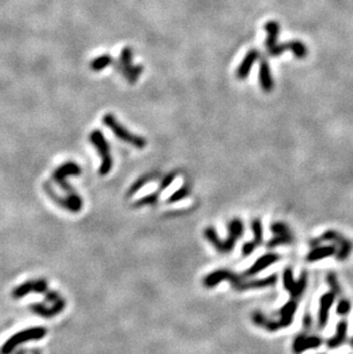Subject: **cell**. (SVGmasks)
Here are the masks:
<instances>
[{
  "mask_svg": "<svg viewBox=\"0 0 353 354\" xmlns=\"http://www.w3.org/2000/svg\"><path fill=\"white\" fill-rule=\"evenodd\" d=\"M312 323V319H311V316L310 315H306V316H304V325L306 328H308L311 325Z\"/></svg>",
  "mask_w": 353,
  "mask_h": 354,
  "instance_id": "cell-30",
  "label": "cell"
},
{
  "mask_svg": "<svg viewBox=\"0 0 353 354\" xmlns=\"http://www.w3.org/2000/svg\"><path fill=\"white\" fill-rule=\"evenodd\" d=\"M306 285H307L306 272L303 273L298 281H295L294 275H292V269L290 267H287L286 269H284L283 287L289 292V295H290L292 299L298 300L300 297L303 296L305 289H306Z\"/></svg>",
  "mask_w": 353,
  "mask_h": 354,
  "instance_id": "cell-8",
  "label": "cell"
},
{
  "mask_svg": "<svg viewBox=\"0 0 353 354\" xmlns=\"http://www.w3.org/2000/svg\"><path fill=\"white\" fill-rule=\"evenodd\" d=\"M222 281H228L233 288L236 291H244L249 290V289H259V288H266L272 287L276 282H278V275L273 274L264 279H257V280H246V277L243 275H239L236 273L228 271V269H217L204 277L203 279V287L206 288H214L216 285H218Z\"/></svg>",
  "mask_w": 353,
  "mask_h": 354,
  "instance_id": "cell-1",
  "label": "cell"
},
{
  "mask_svg": "<svg viewBox=\"0 0 353 354\" xmlns=\"http://www.w3.org/2000/svg\"><path fill=\"white\" fill-rule=\"evenodd\" d=\"M48 291V287L45 280H36V281H28V282L19 285L18 288H15L13 290L12 296L15 299L22 298V297L27 296L28 293L35 292V293H46Z\"/></svg>",
  "mask_w": 353,
  "mask_h": 354,
  "instance_id": "cell-12",
  "label": "cell"
},
{
  "mask_svg": "<svg viewBox=\"0 0 353 354\" xmlns=\"http://www.w3.org/2000/svg\"><path fill=\"white\" fill-rule=\"evenodd\" d=\"M297 307H298V300L291 298L280 308V311L278 312V320L268 319L264 313L259 311L252 313L251 320L257 327L263 328L267 331H276L280 330V329L288 328L292 323L297 312Z\"/></svg>",
  "mask_w": 353,
  "mask_h": 354,
  "instance_id": "cell-2",
  "label": "cell"
},
{
  "mask_svg": "<svg viewBox=\"0 0 353 354\" xmlns=\"http://www.w3.org/2000/svg\"><path fill=\"white\" fill-rule=\"evenodd\" d=\"M191 194V186L188 184H184L182 187H180L178 191H175L173 194H172L168 199L166 200V203L172 204L178 202V201H182L185 197H187Z\"/></svg>",
  "mask_w": 353,
  "mask_h": 354,
  "instance_id": "cell-25",
  "label": "cell"
},
{
  "mask_svg": "<svg viewBox=\"0 0 353 354\" xmlns=\"http://www.w3.org/2000/svg\"><path fill=\"white\" fill-rule=\"evenodd\" d=\"M228 234L226 240H222L217 234L214 227L209 226L203 231V237L206 239L217 251L220 253L231 252L238 241L243 234V223L239 218H234L228 223Z\"/></svg>",
  "mask_w": 353,
  "mask_h": 354,
  "instance_id": "cell-3",
  "label": "cell"
},
{
  "mask_svg": "<svg viewBox=\"0 0 353 354\" xmlns=\"http://www.w3.org/2000/svg\"><path fill=\"white\" fill-rule=\"evenodd\" d=\"M287 50H290V42L283 43V44H276V45L270 48L268 52H270V54L272 56H279L281 54H283Z\"/></svg>",
  "mask_w": 353,
  "mask_h": 354,
  "instance_id": "cell-29",
  "label": "cell"
},
{
  "mask_svg": "<svg viewBox=\"0 0 353 354\" xmlns=\"http://www.w3.org/2000/svg\"><path fill=\"white\" fill-rule=\"evenodd\" d=\"M102 122L106 124V126L108 128H110V130L114 132L115 135L117 136L118 139L123 140L124 142L132 144V146L138 148V149H143V148L147 146L146 139L142 138V136L131 133V132L126 130L123 125H120L117 120H116L114 115H110V114L104 115L102 118Z\"/></svg>",
  "mask_w": 353,
  "mask_h": 354,
  "instance_id": "cell-4",
  "label": "cell"
},
{
  "mask_svg": "<svg viewBox=\"0 0 353 354\" xmlns=\"http://www.w3.org/2000/svg\"><path fill=\"white\" fill-rule=\"evenodd\" d=\"M271 231L273 234H274V237H273L271 241H268V248H276L279 247V245L290 244L294 242V235H292L290 229H289L288 225L284 223L278 221V223L272 224Z\"/></svg>",
  "mask_w": 353,
  "mask_h": 354,
  "instance_id": "cell-9",
  "label": "cell"
},
{
  "mask_svg": "<svg viewBox=\"0 0 353 354\" xmlns=\"http://www.w3.org/2000/svg\"><path fill=\"white\" fill-rule=\"evenodd\" d=\"M251 229L254 233V240L246 242L242 247V255L247 257L251 255L252 252L256 250L257 247H259L263 243V225L262 220L258 218H255L251 221Z\"/></svg>",
  "mask_w": 353,
  "mask_h": 354,
  "instance_id": "cell-14",
  "label": "cell"
},
{
  "mask_svg": "<svg viewBox=\"0 0 353 354\" xmlns=\"http://www.w3.org/2000/svg\"><path fill=\"white\" fill-rule=\"evenodd\" d=\"M64 306H66V301H64V299H62L58 301V303L53 304L50 307H47L46 305L44 304H35L32 305L30 308L32 312L36 313V314H38L43 317H48V319H50V317H53L55 315L60 314V313L64 309Z\"/></svg>",
  "mask_w": 353,
  "mask_h": 354,
  "instance_id": "cell-17",
  "label": "cell"
},
{
  "mask_svg": "<svg viewBox=\"0 0 353 354\" xmlns=\"http://www.w3.org/2000/svg\"><path fill=\"white\" fill-rule=\"evenodd\" d=\"M265 30L267 32V38L265 42V46L267 50H270L274 45H276V40H278L280 34V24L276 21H268L265 24Z\"/></svg>",
  "mask_w": 353,
  "mask_h": 354,
  "instance_id": "cell-22",
  "label": "cell"
},
{
  "mask_svg": "<svg viewBox=\"0 0 353 354\" xmlns=\"http://www.w3.org/2000/svg\"><path fill=\"white\" fill-rule=\"evenodd\" d=\"M259 82H260V86H262L265 93H270V92L273 90L274 82H273L270 64H268L266 60H263V61L260 62Z\"/></svg>",
  "mask_w": 353,
  "mask_h": 354,
  "instance_id": "cell-20",
  "label": "cell"
},
{
  "mask_svg": "<svg viewBox=\"0 0 353 354\" xmlns=\"http://www.w3.org/2000/svg\"><path fill=\"white\" fill-rule=\"evenodd\" d=\"M80 173H82V170H80V167L77 165V164L74 162H68L56 168L52 178H53L55 183L59 185L60 188L66 193L67 196H72L77 194V193H76L75 189L68 184L67 178L70 175H80Z\"/></svg>",
  "mask_w": 353,
  "mask_h": 354,
  "instance_id": "cell-7",
  "label": "cell"
},
{
  "mask_svg": "<svg viewBox=\"0 0 353 354\" xmlns=\"http://www.w3.org/2000/svg\"><path fill=\"white\" fill-rule=\"evenodd\" d=\"M259 58V53L257 50H251L249 51L247 55L244 56L243 61L241 62V64L238 68V70H236V76H238V78L240 79H244L248 77L249 72H250V69L254 66V63L256 62V60Z\"/></svg>",
  "mask_w": 353,
  "mask_h": 354,
  "instance_id": "cell-19",
  "label": "cell"
},
{
  "mask_svg": "<svg viewBox=\"0 0 353 354\" xmlns=\"http://www.w3.org/2000/svg\"><path fill=\"white\" fill-rule=\"evenodd\" d=\"M120 63L123 66V74L128 79L130 83H134L138 76L141 74L142 67H133L132 66V50L125 47L120 54Z\"/></svg>",
  "mask_w": 353,
  "mask_h": 354,
  "instance_id": "cell-13",
  "label": "cell"
},
{
  "mask_svg": "<svg viewBox=\"0 0 353 354\" xmlns=\"http://www.w3.org/2000/svg\"><path fill=\"white\" fill-rule=\"evenodd\" d=\"M278 260H280V256L278 255V253H273V252L265 253L264 256L259 257V258L255 261L254 265H252L250 268H248L242 275L244 277L255 276L256 274H258V273L264 271V269L270 267L271 265L276 263Z\"/></svg>",
  "mask_w": 353,
  "mask_h": 354,
  "instance_id": "cell-15",
  "label": "cell"
},
{
  "mask_svg": "<svg viewBox=\"0 0 353 354\" xmlns=\"http://www.w3.org/2000/svg\"><path fill=\"white\" fill-rule=\"evenodd\" d=\"M337 248L335 245H321V247H315L313 248L312 250L308 252V255L306 256V260L313 263V261H318L326 259L328 257H331L336 255Z\"/></svg>",
  "mask_w": 353,
  "mask_h": 354,
  "instance_id": "cell-21",
  "label": "cell"
},
{
  "mask_svg": "<svg viewBox=\"0 0 353 354\" xmlns=\"http://www.w3.org/2000/svg\"><path fill=\"white\" fill-rule=\"evenodd\" d=\"M351 347H352V348H353V338H352V339H351Z\"/></svg>",
  "mask_w": 353,
  "mask_h": 354,
  "instance_id": "cell-33",
  "label": "cell"
},
{
  "mask_svg": "<svg viewBox=\"0 0 353 354\" xmlns=\"http://www.w3.org/2000/svg\"><path fill=\"white\" fill-rule=\"evenodd\" d=\"M46 333L47 330L44 327H34L15 333L0 348V354H11L20 344L31 340H40L46 336Z\"/></svg>",
  "mask_w": 353,
  "mask_h": 354,
  "instance_id": "cell-5",
  "label": "cell"
},
{
  "mask_svg": "<svg viewBox=\"0 0 353 354\" xmlns=\"http://www.w3.org/2000/svg\"><path fill=\"white\" fill-rule=\"evenodd\" d=\"M347 328H348V324L346 321H340V322L337 324L336 333L331 337V338H329L327 340V347L329 349L338 348L342 346L345 341H346Z\"/></svg>",
  "mask_w": 353,
  "mask_h": 354,
  "instance_id": "cell-18",
  "label": "cell"
},
{
  "mask_svg": "<svg viewBox=\"0 0 353 354\" xmlns=\"http://www.w3.org/2000/svg\"><path fill=\"white\" fill-rule=\"evenodd\" d=\"M327 282L330 287L331 291L335 293V295H339L342 292V289H340V285L338 283V280H337V276L335 273H329L327 275Z\"/></svg>",
  "mask_w": 353,
  "mask_h": 354,
  "instance_id": "cell-28",
  "label": "cell"
},
{
  "mask_svg": "<svg viewBox=\"0 0 353 354\" xmlns=\"http://www.w3.org/2000/svg\"><path fill=\"white\" fill-rule=\"evenodd\" d=\"M156 178H158V173H156V172H152V173H148L146 175H143L141 176V178L138 179L135 181V183L132 185V186L130 187V189H128V192H127V194L126 196L127 197H130V196H133L135 193H138L140 191V188H142L144 185H147L149 181L151 180H155Z\"/></svg>",
  "mask_w": 353,
  "mask_h": 354,
  "instance_id": "cell-23",
  "label": "cell"
},
{
  "mask_svg": "<svg viewBox=\"0 0 353 354\" xmlns=\"http://www.w3.org/2000/svg\"><path fill=\"white\" fill-rule=\"evenodd\" d=\"M90 141L96 148L100 157H101V165L99 168L100 175H107L112 168V157L110 155V148L103 134L99 130H95L90 135Z\"/></svg>",
  "mask_w": 353,
  "mask_h": 354,
  "instance_id": "cell-6",
  "label": "cell"
},
{
  "mask_svg": "<svg viewBox=\"0 0 353 354\" xmlns=\"http://www.w3.org/2000/svg\"><path fill=\"white\" fill-rule=\"evenodd\" d=\"M30 353L31 354H40V351H38V349H31Z\"/></svg>",
  "mask_w": 353,
  "mask_h": 354,
  "instance_id": "cell-32",
  "label": "cell"
},
{
  "mask_svg": "<svg viewBox=\"0 0 353 354\" xmlns=\"http://www.w3.org/2000/svg\"><path fill=\"white\" fill-rule=\"evenodd\" d=\"M28 353H29V351H27V349H21V351L16 352L15 354H28Z\"/></svg>",
  "mask_w": 353,
  "mask_h": 354,
  "instance_id": "cell-31",
  "label": "cell"
},
{
  "mask_svg": "<svg viewBox=\"0 0 353 354\" xmlns=\"http://www.w3.org/2000/svg\"><path fill=\"white\" fill-rule=\"evenodd\" d=\"M290 51L297 59H304L307 56V47L300 40H291Z\"/></svg>",
  "mask_w": 353,
  "mask_h": 354,
  "instance_id": "cell-26",
  "label": "cell"
},
{
  "mask_svg": "<svg viewBox=\"0 0 353 354\" xmlns=\"http://www.w3.org/2000/svg\"><path fill=\"white\" fill-rule=\"evenodd\" d=\"M112 63V58L109 54H103L101 56H99V58L94 59L93 61L91 62L90 67L92 70L94 71H100L104 69V68H107L109 64Z\"/></svg>",
  "mask_w": 353,
  "mask_h": 354,
  "instance_id": "cell-24",
  "label": "cell"
},
{
  "mask_svg": "<svg viewBox=\"0 0 353 354\" xmlns=\"http://www.w3.org/2000/svg\"><path fill=\"white\" fill-rule=\"evenodd\" d=\"M323 340L318 336H306L305 333L296 336L292 343V352L294 354H302L308 349L319 348Z\"/></svg>",
  "mask_w": 353,
  "mask_h": 354,
  "instance_id": "cell-11",
  "label": "cell"
},
{
  "mask_svg": "<svg viewBox=\"0 0 353 354\" xmlns=\"http://www.w3.org/2000/svg\"><path fill=\"white\" fill-rule=\"evenodd\" d=\"M351 309H352V303L348 299H340L338 301V304H337V308H336V312H337V314L340 315V316H345V315H347L348 313L351 312Z\"/></svg>",
  "mask_w": 353,
  "mask_h": 354,
  "instance_id": "cell-27",
  "label": "cell"
},
{
  "mask_svg": "<svg viewBox=\"0 0 353 354\" xmlns=\"http://www.w3.org/2000/svg\"><path fill=\"white\" fill-rule=\"evenodd\" d=\"M176 175H178V172H175V171L171 172V173H168L165 176V178L160 181V185H159V187H158L157 191H156L155 193H151V194H149V195L143 196L142 199L138 200L136 202L133 203V207L134 208H140V207H143V205H152V204H155L158 201L160 194H162V193L164 192V189H166L168 186H171V184L173 183Z\"/></svg>",
  "mask_w": 353,
  "mask_h": 354,
  "instance_id": "cell-10",
  "label": "cell"
},
{
  "mask_svg": "<svg viewBox=\"0 0 353 354\" xmlns=\"http://www.w3.org/2000/svg\"><path fill=\"white\" fill-rule=\"evenodd\" d=\"M336 295L332 291L324 293L320 298L319 305V315H318V325L320 329H324L329 320V309L334 305Z\"/></svg>",
  "mask_w": 353,
  "mask_h": 354,
  "instance_id": "cell-16",
  "label": "cell"
}]
</instances>
